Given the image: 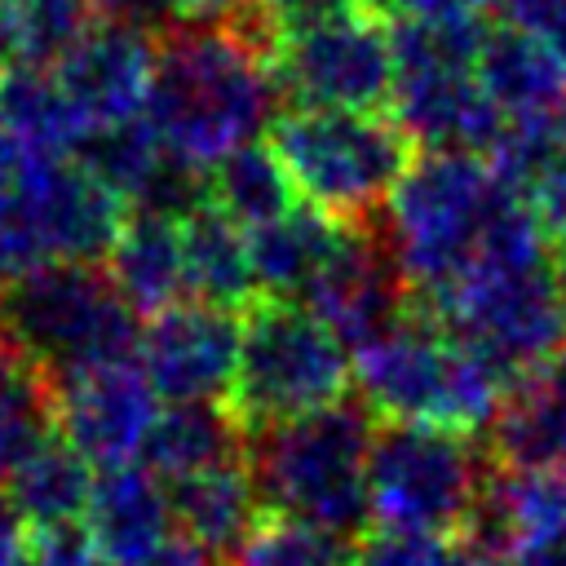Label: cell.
Returning a JSON list of instances; mask_svg holds the SVG:
<instances>
[{"label": "cell", "mask_w": 566, "mask_h": 566, "mask_svg": "<svg viewBox=\"0 0 566 566\" xmlns=\"http://www.w3.org/2000/svg\"><path fill=\"white\" fill-rule=\"evenodd\" d=\"M57 433L53 380L31 367L22 354H0V486L18 473V464Z\"/></svg>", "instance_id": "83f0119b"}, {"label": "cell", "mask_w": 566, "mask_h": 566, "mask_svg": "<svg viewBox=\"0 0 566 566\" xmlns=\"http://www.w3.org/2000/svg\"><path fill=\"white\" fill-rule=\"evenodd\" d=\"M495 9H500V22L544 44L566 75V0H495Z\"/></svg>", "instance_id": "836d02e7"}, {"label": "cell", "mask_w": 566, "mask_h": 566, "mask_svg": "<svg viewBox=\"0 0 566 566\" xmlns=\"http://www.w3.org/2000/svg\"><path fill=\"white\" fill-rule=\"evenodd\" d=\"M486 447L500 469L566 464V349L509 389L495 424L486 429Z\"/></svg>", "instance_id": "d6986e66"}, {"label": "cell", "mask_w": 566, "mask_h": 566, "mask_svg": "<svg viewBox=\"0 0 566 566\" xmlns=\"http://www.w3.org/2000/svg\"><path fill=\"white\" fill-rule=\"evenodd\" d=\"M164 486H168L172 526L199 548H208L212 557H239L265 517V504L243 460H230Z\"/></svg>", "instance_id": "ffe728a7"}, {"label": "cell", "mask_w": 566, "mask_h": 566, "mask_svg": "<svg viewBox=\"0 0 566 566\" xmlns=\"http://www.w3.org/2000/svg\"><path fill=\"white\" fill-rule=\"evenodd\" d=\"M270 71L292 106L380 111L394 97L389 27L367 0H336L279 35Z\"/></svg>", "instance_id": "30bf717a"}, {"label": "cell", "mask_w": 566, "mask_h": 566, "mask_svg": "<svg viewBox=\"0 0 566 566\" xmlns=\"http://www.w3.org/2000/svg\"><path fill=\"white\" fill-rule=\"evenodd\" d=\"M270 150L305 208L354 230H371L385 217L416 159V142L394 115L314 106L274 115Z\"/></svg>", "instance_id": "5b68a950"}, {"label": "cell", "mask_w": 566, "mask_h": 566, "mask_svg": "<svg viewBox=\"0 0 566 566\" xmlns=\"http://www.w3.org/2000/svg\"><path fill=\"white\" fill-rule=\"evenodd\" d=\"M500 464L478 433L380 420L367 451V500L376 531L460 539L482 509Z\"/></svg>", "instance_id": "ba28073f"}, {"label": "cell", "mask_w": 566, "mask_h": 566, "mask_svg": "<svg viewBox=\"0 0 566 566\" xmlns=\"http://www.w3.org/2000/svg\"><path fill=\"white\" fill-rule=\"evenodd\" d=\"M243 318L208 301H177L142 323L137 371L168 402H217L234 385Z\"/></svg>", "instance_id": "4fadbf2b"}, {"label": "cell", "mask_w": 566, "mask_h": 566, "mask_svg": "<svg viewBox=\"0 0 566 566\" xmlns=\"http://www.w3.org/2000/svg\"><path fill=\"white\" fill-rule=\"evenodd\" d=\"M27 164V150L18 146V137L4 128V119H0V177H13L18 168Z\"/></svg>", "instance_id": "ab89813d"}, {"label": "cell", "mask_w": 566, "mask_h": 566, "mask_svg": "<svg viewBox=\"0 0 566 566\" xmlns=\"http://www.w3.org/2000/svg\"><path fill=\"white\" fill-rule=\"evenodd\" d=\"M106 279L146 318L164 314L177 301H190L186 256H181V221L155 217V212H128L106 252Z\"/></svg>", "instance_id": "44dd1931"}, {"label": "cell", "mask_w": 566, "mask_h": 566, "mask_svg": "<svg viewBox=\"0 0 566 566\" xmlns=\"http://www.w3.org/2000/svg\"><path fill=\"white\" fill-rule=\"evenodd\" d=\"M57 88L84 124V137L146 115L155 75V35L133 22L97 18L66 53L49 62Z\"/></svg>", "instance_id": "5bb4252c"}, {"label": "cell", "mask_w": 566, "mask_h": 566, "mask_svg": "<svg viewBox=\"0 0 566 566\" xmlns=\"http://www.w3.org/2000/svg\"><path fill=\"white\" fill-rule=\"evenodd\" d=\"M376 416L363 402H332L287 424L248 433L243 464L256 482L265 513L296 517L358 539L371 526L367 451Z\"/></svg>", "instance_id": "277c9868"}, {"label": "cell", "mask_w": 566, "mask_h": 566, "mask_svg": "<svg viewBox=\"0 0 566 566\" xmlns=\"http://www.w3.org/2000/svg\"><path fill=\"white\" fill-rule=\"evenodd\" d=\"M305 310L318 314L345 340L349 354L371 345L376 336H385L416 310L407 279L398 274V265L380 239V226L349 234L336 265L305 296Z\"/></svg>", "instance_id": "2e32d148"}, {"label": "cell", "mask_w": 566, "mask_h": 566, "mask_svg": "<svg viewBox=\"0 0 566 566\" xmlns=\"http://www.w3.org/2000/svg\"><path fill=\"white\" fill-rule=\"evenodd\" d=\"M27 62H31V40H27L22 13L13 9V0H0V80Z\"/></svg>", "instance_id": "d590c367"}, {"label": "cell", "mask_w": 566, "mask_h": 566, "mask_svg": "<svg viewBox=\"0 0 566 566\" xmlns=\"http://www.w3.org/2000/svg\"><path fill=\"white\" fill-rule=\"evenodd\" d=\"M4 349H9V340H4V332H0V354H4Z\"/></svg>", "instance_id": "60d3db41"}, {"label": "cell", "mask_w": 566, "mask_h": 566, "mask_svg": "<svg viewBox=\"0 0 566 566\" xmlns=\"http://www.w3.org/2000/svg\"><path fill=\"white\" fill-rule=\"evenodd\" d=\"M13 186L44 265H93L97 256L106 261L128 208L80 159L27 155Z\"/></svg>", "instance_id": "7c38bea8"}, {"label": "cell", "mask_w": 566, "mask_h": 566, "mask_svg": "<svg viewBox=\"0 0 566 566\" xmlns=\"http://www.w3.org/2000/svg\"><path fill=\"white\" fill-rule=\"evenodd\" d=\"M13 177H0V287L13 283V279H22V274H31V270H44Z\"/></svg>", "instance_id": "1f68e13d"}, {"label": "cell", "mask_w": 566, "mask_h": 566, "mask_svg": "<svg viewBox=\"0 0 566 566\" xmlns=\"http://www.w3.org/2000/svg\"><path fill=\"white\" fill-rule=\"evenodd\" d=\"M53 411H57V438L106 473L137 464L142 442L159 416V394L137 371V363H128L57 385Z\"/></svg>", "instance_id": "9a60e30c"}, {"label": "cell", "mask_w": 566, "mask_h": 566, "mask_svg": "<svg viewBox=\"0 0 566 566\" xmlns=\"http://www.w3.org/2000/svg\"><path fill=\"white\" fill-rule=\"evenodd\" d=\"M354 544L358 539H349V535H336V531H323V526H310V522H296V517L265 513L234 562L239 566H349Z\"/></svg>", "instance_id": "f1b7e54d"}, {"label": "cell", "mask_w": 566, "mask_h": 566, "mask_svg": "<svg viewBox=\"0 0 566 566\" xmlns=\"http://www.w3.org/2000/svg\"><path fill=\"white\" fill-rule=\"evenodd\" d=\"M509 566H566V539H544V544H522Z\"/></svg>", "instance_id": "f35d334b"}, {"label": "cell", "mask_w": 566, "mask_h": 566, "mask_svg": "<svg viewBox=\"0 0 566 566\" xmlns=\"http://www.w3.org/2000/svg\"><path fill=\"white\" fill-rule=\"evenodd\" d=\"M93 482H97L93 464L53 433L44 447H35L18 464V473L4 482V495L13 500L18 517L31 531V526H53V522H80L88 509Z\"/></svg>", "instance_id": "4316f807"}, {"label": "cell", "mask_w": 566, "mask_h": 566, "mask_svg": "<svg viewBox=\"0 0 566 566\" xmlns=\"http://www.w3.org/2000/svg\"><path fill=\"white\" fill-rule=\"evenodd\" d=\"M22 557L31 566H102V553L80 522H53V526H31L27 531V544H22Z\"/></svg>", "instance_id": "d6a6232c"}, {"label": "cell", "mask_w": 566, "mask_h": 566, "mask_svg": "<svg viewBox=\"0 0 566 566\" xmlns=\"http://www.w3.org/2000/svg\"><path fill=\"white\" fill-rule=\"evenodd\" d=\"M274 102L270 57L234 27L177 22L155 35L146 124L177 164L208 172L274 124Z\"/></svg>", "instance_id": "6da1fadb"}, {"label": "cell", "mask_w": 566, "mask_h": 566, "mask_svg": "<svg viewBox=\"0 0 566 566\" xmlns=\"http://www.w3.org/2000/svg\"><path fill=\"white\" fill-rule=\"evenodd\" d=\"M203 195L208 208L230 217L239 230H261L301 203L270 142H248L230 150L221 164H212L203 172Z\"/></svg>", "instance_id": "484cf974"}, {"label": "cell", "mask_w": 566, "mask_h": 566, "mask_svg": "<svg viewBox=\"0 0 566 566\" xmlns=\"http://www.w3.org/2000/svg\"><path fill=\"white\" fill-rule=\"evenodd\" d=\"M0 119L27 155L75 159V150L84 146L80 115L71 111L53 71L40 62H27L0 80Z\"/></svg>", "instance_id": "d4e9b609"}, {"label": "cell", "mask_w": 566, "mask_h": 566, "mask_svg": "<svg viewBox=\"0 0 566 566\" xmlns=\"http://www.w3.org/2000/svg\"><path fill=\"white\" fill-rule=\"evenodd\" d=\"M354 226H340L305 203L283 212L279 221L248 230V256L261 301H292L305 305V296L318 287V279L336 265L345 252Z\"/></svg>", "instance_id": "e0dca14e"}, {"label": "cell", "mask_w": 566, "mask_h": 566, "mask_svg": "<svg viewBox=\"0 0 566 566\" xmlns=\"http://www.w3.org/2000/svg\"><path fill=\"white\" fill-rule=\"evenodd\" d=\"M380 18H482L486 4L495 0H367Z\"/></svg>", "instance_id": "e575fe53"}, {"label": "cell", "mask_w": 566, "mask_h": 566, "mask_svg": "<svg viewBox=\"0 0 566 566\" xmlns=\"http://www.w3.org/2000/svg\"><path fill=\"white\" fill-rule=\"evenodd\" d=\"M133 566H221V557H212L208 548H199L195 539H186L181 531H172L159 548H150L142 562H133Z\"/></svg>", "instance_id": "8d00e7d4"}, {"label": "cell", "mask_w": 566, "mask_h": 566, "mask_svg": "<svg viewBox=\"0 0 566 566\" xmlns=\"http://www.w3.org/2000/svg\"><path fill=\"white\" fill-rule=\"evenodd\" d=\"M84 526L106 566H133L177 531L168 509V486L142 464L97 473L84 509Z\"/></svg>", "instance_id": "ac0fdd59"}, {"label": "cell", "mask_w": 566, "mask_h": 566, "mask_svg": "<svg viewBox=\"0 0 566 566\" xmlns=\"http://www.w3.org/2000/svg\"><path fill=\"white\" fill-rule=\"evenodd\" d=\"M181 256H186L190 301H208V305H221V310L256 305L248 230H239L217 208L203 203L190 217H181Z\"/></svg>", "instance_id": "cb8c5ba5"}, {"label": "cell", "mask_w": 566, "mask_h": 566, "mask_svg": "<svg viewBox=\"0 0 566 566\" xmlns=\"http://www.w3.org/2000/svg\"><path fill=\"white\" fill-rule=\"evenodd\" d=\"M349 566H464V548H460V539L371 531L354 544Z\"/></svg>", "instance_id": "4dcf8cb0"}, {"label": "cell", "mask_w": 566, "mask_h": 566, "mask_svg": "<svg viewBox=\"0 0 566 566\" xmlns=\"http://www.w3.org/2000/svg\"><path fill=\"white\" fill-rule=\"evenodd\" d=\"M354 385L376 420L438 424L455 433H486L513 389L424 310H411L398 327L354 349Z\"/></svg>", "instance_id": "3957f363"}, {"label": "cell", "mask_w": 566, "mask_h": 566, "mask_svg": "<svg viewBox=\"0 0 566 566\" xmlns=\"http://www.w3.org/2000/svg\"><path fill=\"white\" fill-rule=\"evenodd\" d=\"M433 318H442L447 332L482 354L509 385L566 349V287L553 256L535 270L469 279Z\"/></svg>", "instance_id": "8fae6325"}, {"label": "cell", "mask_w": 566, "mask_h": 566, "mask_svg": "<svg viewBox=\"0 0 566 566\" xmlns=\"http://www.w3.org/2000/svg\"><path fill=\"white\" fill-rule=\"evenodd\" d=\"M478 80L504 119L566 106V75L548 57V49L500 18L486 22V40L478 53Z\"/></svg>", "instance_id": "603a6c76"}, {"label": "cell", "mask_w": 566, "mask_h": 566, "mask_svg": "<svg viewBox=\"0 0 566 566\" xmlns=\"http://www.w3.org/2000/svg\"><path fill=\"white\" fill-rule=\"evenodd\" d=\"M513 195L522 190H513L482 155L416 150L380 226L416 310L438 314V305L478 270L491 226Z\"/></svg>", "instance_id": "7a4b0ae2"}, {"label": "cell", "mask_w": 566, "mask_h": 566, "mask_svg": "<svg viewBox=\"0 0 566 566\" xmlns=\"http://www.w3.org/2000/svg\"><path fill=\"white\" fill-rule=\"evenodd\" d=\"M0 332L53 389L137 363L142 323L97 265H44L0 287Z\"/></svg>", "instance_id": "8992f818"}, {"label": "cell", "mask_w": 566, "mask_h": 566, "mask_svg": "<svg viewBox=\"0 0 566 566\" xmlns=\"http://www.w3.org/2000/svg\"><path fill=\"white\" fill-rule=\"evenodd\" d=\"M486 18H407L394 22V119L416 150L491 155L504 115L478 80Z\"/></svg>", "instance_id": "52a82bcc"}, {"label": "cell", "mask_w": 566, "mask_h": 566, "mask_svg": "<svg viewBox=\"0 0 566 566\" xmlns=\"http://www.w3.org/2000/svg\"><path fill=\"white\" fill-rule=\"evenodd\" d=\"M97 4V18H111V22H150V18H164V13H177V0H93Z\"/></svg>", "instance_id": "74e56055"}, {"label": "cell", "mask_w": 566, "mask_h": 566, "mask_svg": "<svg viewBox=\"0 0 566 566\" xmlns=\"http://www.w3.org/2000/svg\"><path fill=\"white\" fill-rule=\"evenodd\" d=\"M248 433L221 402H168L159 407L137 464L159 482H181L203 469L243 460Z\"/></svg>", "instance_id": "7402d4cb"}, {"label": "cell", "mask_w": 566, "mask_h": 566, "mask_svg": "<svg viewBox=\"0 0 566 566\" xmlns=\"http://www.w3.org/2000/svg\"><path fill=\"white\" fill-rule=\"evenodd\" d=\"M13 9L22 13L27 40H31V62H40V66H49L57 53H66L97 22L93 0H13Z\"/></svg>", "instance_id": "f546056e"}, {"label": "cell", "mask_w": 566, "mask_h": 566, "mask_svg": "<svg viewBox=\"0 0 566 566\" xmlns=\"http://www.w3.org/2000/svg\"><path fill=\"white\" fill-rule=\"evenodd\" d=\"M349 385L354 354L318 314L292 301H256L243 310L239 367L226 394V407L243 433L323 411L340 402Z\"/></svg>", "instance_id": "9c48e42d"}]
</instances>
